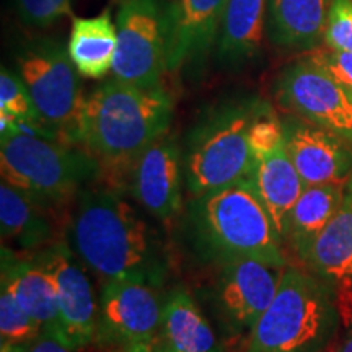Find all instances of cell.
<instances>
[{
  "label": "cell",
  "instance_id": "cell-24",
  "mask_svg": "<svg viewBox=\"0 0 352 352\" xmlns=\"http://www.w3.org/2000/svg\"><path fill=\"white\" fill-rule=\"evenodd\" d=\"M158 334L178 352H222L208 318L182 287L166 297Z\"/></svg>",
  "mask_w": 352,
  "mask_h": 352
},
{
  "label": "cell",
  "instance_id": "cell-33",
  "mask_svg": "<svg viewBox=\"0 0 352 352\" xmlns=\"http://www.w3.org/2000/svg\"><path fill=\"white\" fill-rule=\"evenodd\" d=\"M122 352H153L152 342H138V344L127 346Z\"/></svg>",
  "mask_w": 352,
  "mask_h": 352
},
{
  "label": "cell",
  "instance_id": "cell-19",
  "mask_svg": "<svg viewBox=\"0 0 352 352\" xmlns=\"http://www.w3.org/2000/svg\"><path fill=\"white\" fill-rule=\"evenodd\" d=\"M331 0H267V39L287 51H315L323 41Z\"/></svg>",
  "mask_w": 352,
  "mask_h": 352
},
{
  "label": "cell",
  "instance_id": "cell-8",
  "mask_svg": "<svg viewBox=\"0 0 352 352\" xmlns=\"http://www.w3.org/2000/svg\"><path fill=\"white\" fill-rule=\"evenodd\" d=\"M113 78L138 87H160L166 65L165 0H120Z\"/></svg>",
  "mask_w": 352,
  "mask_h": 352
},
{
  "label": "cell",
  "instance_id": "cell-7",
  "mask_svg": "<svg viewBox=\"0 0 352 352\" xmlns=\"http://www.w3.org/2000/svg\"><path fill=\"white\" fill-rule=\"evenodd\" d=\"M15 64L41 116L46 138L78 145V118L85 96L67 47L54 38H28L16 47Z\"/></svg>",
  "mask_w": 352,
  "mask_h": 352
},
{
  "label": "cell",
  "instance_id": "cell-27",
  "mask_svg": "<svg viewBox=\"0 0 352 352\" xmlns=\"http://www.w3.org/2000/svg\"><path fill=\"white\" fill-rule=\"evenodd\" d=\"M323 43L329 50L352 52V0H331Z\"/></svg>",
  "mask_w": 352,
  "mask_h": 352
},
{
  "label": "cell",
  "instance_id": "cell-34",
  "mask_svg": "<svg viewBox=\"0 0 352 352\" xmlns=\"http://www.w3.org/2000/svg\"><path fill=\"white\" fill-rule=\"evenodd\" d=\"M347 329H349V331H347L346 338L342 340L338 352H352V328H347Z\"/></svg>",
  "mask_w": 352,
  "mask_h": 352
},
{
  "label": "cell",
  "instance_id": "cell-18",
  "mask_svg": "<svg viewBox=\"0 0 352 352\" xmlns=\"http://www.w3.org/2000/svg\"><path fill=\"white\" fill-rule=\"evenodd\" d=\"M19 305L41 324L44 334H52L57 323V297L54 280L46 267L32 259H20L2 246V280Z\"/></svg>",
  "mask_w": 352,
  "mask_h": 352
},
{
  "label": "cell",
  "instance_id": "cell-11",
  "mask_svg": "<svg viewBox=\"0 0 352 352\" xmlns=\"http://www.w3.org/2000/svg\"><path fill=\"white\" fill-rule=\"evenodd\" d=\"M155 289L138 280L103 283L95 344L126 349L138 342L155 340L164 314Z\"/></svg>",
  "mask_w": 352,
  "mask_h": 352
},
{
  "label": "cell",
  "instance_id": "cell-20",
  "mask_svg": "<svg viewBox=\"0 0 352 352\" xmlns=\"http://www.w3.org/2000/svg\"><path fill=\"white\" fill-rule=\"evenodd\" d=\"M302 263L329 284L352 287V175L347 179L340 209Z\"/></svg>",
  "mask_w": 352,
  "mask_h": 352
},
{
  "label": "cell",
  "instance_id": "cell-16",
  "mask_svg": "<svg viewBox=\"0 0 352 352\" xmlns=\"http://www.w3.org/2000/svg\"><path fill=\"white\" fill-rule=\"evenodd\" d=\"M54 210L6 182L0 184V235L23 252L54 245L59 226Z\"/></svg>",
  "mask_w": 352,
  "mask_h": 352
},
{
  "label": "cell",
  "instance_id": "cell-6",
  "mask_svg": "<svg viewBox=\"0 0 352 352\" xmlns=\"http://www.w3.org/2000/svg\"><path fill=\"white\" fill-rule=\"evenodd\" d=\"M263 100L256 96L228 100L210 109L189 131L183 152L188 191L201 196L254 176L250 126Z\"/></svg>",
  "mask_w": 352,
  "mask_h": 352
},
{
  "label": "cell",
  "instance_id": "cell-26",
  "mask_svg": "<svg viewBox=\"0 0 352 352\" xmlns=\"http://www.w3.org/2000/svg\"><path fill=\"white\" fill-rule=\"evenodd\" d=\"M0 292V349L26 344L43 334L41 324L19 305L10 290Z\"/></svg>",
  "mask_w": 352,
  "mask_h": 352
},
{
  "label": "cell",
  "instance_id": "cell-13",
  "mask_svg": "<svg viewBox=\"0 0 352 352\" xmlns=\"http://www.w3.org/2000/svg\"><path fill=\"white\" fill-rule=\"evenodd\" d=\"M183 175L182 147L175 138L164 134L129 168L131 192L148 214L168 222L182 210Z\"/></svg>",
  "mask_w": 352,
  "mask_h": 352
},
{
  "label": "cell",
  "instance_id": "cell-15",
  "mask_svg": "<svg viewBox=\"0 0 352 352\" xmlns=\"http://www.w3.org/2000/svg\"><path fill=\"white\" fill-rule=\"evenodd\" d=\"M228 0H165L170 72L202 64L215 46Z\"/></svg>",
  "mask_w": 352,
  "mask_h": 352
},
{
  "label": "cell",
  "instance_id": "cell-9",
  "mask_svg": "<svg viewBox=\"0 0 352 352\" xmlns=\"http://www.w3.org/2000/svg\"><path fill=\"white\" fill-rule=\"evenodd\" d=\"M274 96L285 111L352 142V90L310 56L280 70Z\"/></svg>",
  "mask_w": 352,
  "mask_h": 352
},
{
  "label": "cell",
  "instance_id": "cell-4",
  "mask_svg": "<svg viewBox=\"0 0 352 352\" xmlns=\"http://www.w3.org/2000/svg\"><path fill=\"white\" fill-rule=\"evenodd\" d=\"M340 320L334 285L287 266L274 300L248 334L245 352H327Z\"/></svg>",
  "mask_w": 352,
  "mask_h": 352
},
{
  "label": "cell",
  "instance_id": "cell-17",
  "mask_svg": "<svg viewBox=\"0 0 352 352\" xmlns=\"http://www.w3.org/2000/svg\"><path fill=\"white\" fill-rule=\"evenodd\" d=\"M267 20V0H228L220 25L215 52L226 67H243L263 51Z\"/></svg>",
  "mask_w": 352,
  "mask_h": 352
},
{
  "label": "cell",
  "instance_id": "cell-29",
  "mask_svg": "<svg viewBox=\"0 0 352 352\" xmlns=\"http://www.w3.org/2000/svg\"><path fill=\"white\" fill-rule=\"evenodd\" d=\"M308 56L331 74L336 80L352 90V52L334 51L328 47V50L315 51Z\"/></svg>",
  "mask_w": 352,
  "mask_h": 352
},
{
  "label": "cell",
  "instance_id": "cell-10",
  "mask_svg": "<svg viewBox=\"0 0 352 352\" xmlns=\"http://www.w3.org/2000/svg\"><path fill=\"white\" fill-rule=\"evenodd\" d=\"M36 259L50 272L56 287L57 323L51 336L72 351L94 344L98 302L80 259L63 240L39 250Z\"/></svg>",
  "mask_w": 352,
  "mask_h": 352
},
{
  "label": "cell",
  "instance_id": "cell-14",
  "mask_svg": "<svg viewBox=\"0 0 352 352\" xmlns=\"http://www.w3.org/2000/svg\"><path fill=\"white\" fill-rule=\"evenodd\" d=\"M285 148L305 186L344 183L352 175V142L302 118L283 121Z\"/></svg>",
  "mask_w": 352,
  "mask_h": 352
},
{
  "label": "cell",
  "instance_id": "cell-23",
  "mask_svg": "<svg viewBox=\"0 0 352 352\" xmlns=\"http://www.w3.org/2000/svg\"><path fill=\"white\" fill-rule=\"evenodd\" d=\"M118 30L109 10L91 19H74L67 51L77 72L85 78H103L113 70Z\"/></svg>",
  "mask_w": 352,
  "mask_h": 352
},
{
  "label": "cell",
  "instance_id": "cell-31",
  "mask_svg": "<svg viewBox=\"0 0 352 352\" xmlns=\"http://www.w3.org/2000/svg\"><path fill=\"white\" fill-rule=\"evenodd\" d=\"M338 305L346 327L352 328V287H341L338 292Z\"/></svg>",
  "mask_w": 352,
  "mask_h": 352
},
{
  "label": "cell",
  "instance_id": "cell-32",
  "mask_svg": "<svg viewBox=\"0 0 352 352\" xmlns=\"http://www.w3.org/2000/svg\"><path fill=\"white\" fill-rule=\"evenodd\" d=\"M152 349L153 352H178L176 349H173V347H171L168 342L160 336V334H158L155 340L152 341Z\"/></svg>",
  "mask_w": 352,
  "mask_h": 352
},
{
  "label": "cell",
  "instance_id": "cell-3",
  "mask_svg": "<svg viewBox=\"0 0 352 352\" xmlns=\"http://www.w3.org/2000/svg\"><path fill=\"white\" fill-rule=\"evenodd\" d=\"M186 233L192 250L204 261L223 264L248 258L287 267L283 239L252 179L192 197Z\"/></svg>",
  "mask_w": 352,
  "mask_h": 352
},
{
  "label": "cell",
  "instance_id": "cell-25",
  "mask_svg": "<svg viewBox=\"0 0 352 352\" xmlns=\"http://www.w3.org/2000/svg\"><path fill=\"white\" fill-rule=\"evenodd\" d=\"M0 114L15 121L19 129L46 138L41 116L34 107L28 88L19 74H13L6 67L0 70Z\"/></svg>",
  "mask_w": 352,
  "mask_h": 352
},
{
  "label": "cell",
  "instance_id": "cell-1",
  "mask_svg": "<svg viewBox=\"0 0 352 352\" xmlns=\"http://www.w3.org/2000/svg\"><path fill=\"white\" fill-rule=\"evenodd\" d=\"M80 263L103 283L138 280L160 287L168 263L164 245L129 202L108 188H83L67 226Z\"/></svg>",
  "mask_w": 352,
  "mask_h": 352
},
{
  "label": "cell",
  "instance_id": "cell-2",
  "mask_svg": "<svg viewBox=\"0 0 352 352\" xmlns=\"http://www.w3.org/2000/svg\"><path fill=\"white\" fill-rule=\"evenodd\" d=\"M171 118L173 100L164 85L145 88L113 78L83 100L77 142L103 170H129L148 145L168 132Z\"/></svg>",
  "mask_w": 352,
  "mask_h": 352
},
{
  "label": "cell",
  "instance_id": "cell-30",
  "mask_svg": "<svg viewBox=\"0 0 352 352\" xmlns=\"http://www.w3.org/2000/svg\"><path fill=\"white\" fill-rule=\"evenodd\" d=\"M2 352H74L69 347H65L63 342H59L50 334H39L36 340L26 342V344L7 347L2 349Z\"/></svg>",
  "mask_w": 352,
  "mask_h": 352
},
{
  "label": "cell",
  "instance_id": "cell-12",
  "mask_svg": "<svg viewBox=\"0 0 352 352\" xmlns=\"http://www.w3.org/2000/svg\"><path fill=\"white\" fill-rule=\"evenodd\" d=\"M215 285V310L230 333L252 331L283 280L285 267L259 259H233L220 264Z\"/></svg>",
  "mask_w": 352,
  "mask_h": 352
},
{
  "label": "cell",
  "instance_id": "cell-22",
  "mask_svg": "<svg viewBox=\"0 0 352 352\" xmlns=\"http://www.w3.org/2000/svg\"><path fill=\"white\" fill-rule=\"evenodd\" d=\"M253 184L284 241V230L290 210L305 189V183L290 160L285 145L258 158Z\"/></svg>",
  "mask_w": 352,
  "mask_h": 352
},
{
  "label": "cell",
  "instance_id": "cell-5",
  "mask_svg": "<svg viewBox=\"0 0 352 352\" xmlns=\"http://www.w3.org/2000/svg\"><path fill=\"white\" fill-rule=\"evenodd\" d=\"M2 182L51 209L63 208L100 178V162L83 147L30 134L16 126L0 131Z\"/></svg>",
  "mask_w": 352,
  "mask_h": 352
},
{
  "label": "cell",
  "instance_id": "cell-28",
  "mask_svg": "<svg viewBox=\"0 0 352 352\" xmlns=\"http://www.w3.org/2000/svg\"><path fill=\"white\" fill-rule=\"evenodd\" d=\"M16 13L25 25L47 28L72 15V0H15Z\"/></svg>",
  "mask_w": 352,
  "mask_h": 352
},
{
  "label": "cell",
  "instance_id": "cell-21",
  "mask_svg": "<svg viewBox=\"0 0 352 352\" xmlns=\"http://www.w3.org/2000/svg\"><path fill=\"white\" fill-rule=\"evenodd\" d=\"M346 184L347 182L305 186L290 210L285 223L284 241H287L300 261H303L311 245L340 209L344 199Z\"/></svg>",
  "mask_w": 352,
  "mask_h": 352
}]
</instances>
